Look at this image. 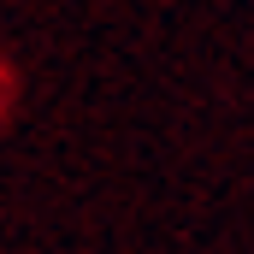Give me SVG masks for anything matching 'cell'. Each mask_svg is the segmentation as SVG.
Masks as SVG:
<instances>
[]
</instances>
